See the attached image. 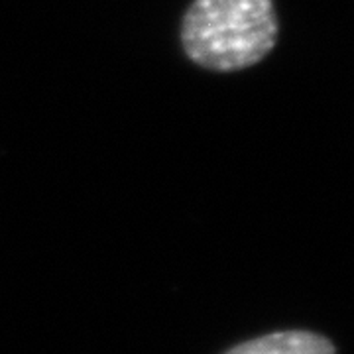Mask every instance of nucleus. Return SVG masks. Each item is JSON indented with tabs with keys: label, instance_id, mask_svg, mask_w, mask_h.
Here are the masks:
<instances>
[{
	"label": "nucleus",
	"instance_id": "obj_1",
	"mask_svg": "<svg viewBox=\"0 0 354 354\" xmlns=\"http://www.w3.org/2000/svg\"><path fill=\"white\" fill-rule=\"evenodd\" d=\"M278 32L272 0H193L181 20V48L203 69L234 73L266 59Z\"/></svg>",
	"mask_w": 354,
	"mask_h": 354
},
{
	"label": "nucleus",
	"instance_id": "obj_2",
	"mask_svg": "<svg viewBox=\"0 0 354 354\" xmlns=\"http://www.w3.org/2000/svg\"><path fill=\"white\" fill-rule=\"evenodd\" d=\"M225 354H337L335 344L311 330H279L241 342Z\"/></svg>",
	"mask_w": 354,
	"mask_h": 354
}]
</instances>
